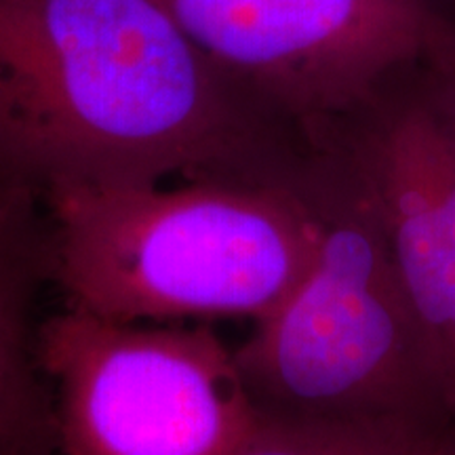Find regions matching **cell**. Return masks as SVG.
Here are the masks:
<instances>
[{"mask_svg": "<svg viewBox=\"0 0 455 455\" xmlns=\"http://www.w3.org/2000/svg\"><path fill=\"white\" fill-rule=\"evenodd\" d=\"M195 47L304 141L445 47L422 0H158Z\"/></svg>", "mask_w": 455, "mask_h": 455, "instance_id": "5b68a950", "label": "cell"}, {"mask_svg": "<svg viewBox=\"0 0 455 455\" xmlns=\"http://www.w3.org/2000/svg\"><path fill=\"white\" fill-rule=\"evenodd\" d=\"M301 175L284 184L51 188L41 196L49 278L68 308L112 321H259L287 298L315 253Z\"/></svg>", "mask_w": 455, "mask_h": 455, "instance_id": "7a4b0ae2", "label": "cell"}, {"mask_svg": "<svg viewBox=\"0 0 455 455\" xmlns=\"http://www.w3.org/2000/svg\"><path fill=\"white\" fill-rule=\"evenodd\" d=\"M436 60H439L441 70L426 89L455 131V51L445 47L436 55Z\"/></svg>", "mask_w": 455, "mask_h": 455, "instance_id": "ba28073f", "label": "cell"}, {"mask_svg": "<svg viewBox=\"0 0 455 455\" xmlns=\"http://www.w3.org/2000/svg\"><path fill=\"white\" fill-rule=\"evenodd\" d=\"M258 413V424L235 455H443L447 432Z\"/></svg>", "mask_w": 455, "mask_h": 455, "instance_id": "52a82bcc", "label": "cell"}, {"mask_svg": "<svg viewBox=\"0 0 455 455\" xmlns=\"http://www.w3.org/2000/svg\"><path fill=\"white\" fill-rule=\"evenodd\" d=\"M61 455H235L258 409L213 329L68 308L38 327Z\"/></svg>", "mask_w": 455, "mask_h": 455, "instance_id": "277c9868", "label": "cell"}, {"mask_svg": "<svg viewBox=\"0 0 455 455\" xmlns=\"http://www.w3.org/2000/svg\"><path fill=\"white\" fill-rule=\"evenodd\" d=\"M443 455H455V418L451 419L445 436H443Z\"/></svg>", "mask_w": 455, "mask_h": 455, "instance_id": "9c48e42d", "label": "cell"}, {"mask_svg": "<svg viewBox=\"0 0 455 455\" xmlns=\"http://www.w3.org/2000/svg\"><path fill=\"white\" fill-rule=\"evenodd\" d=\"M304 158L158 0H0V188L284 184Z\"/></svg>", "mask_w": 455, "mask_h": 455, "instance_id": "6da1fadb", "label": "cell"}, {"mask_svg": "<svg viewBox=\"0 0 455 455\" xmlns=\"http://www.w3.org/2000/svg\"><path fill=\"white\" fill-rule=\"evenodd\" d=\"M371 209L455 418V131L428 89L384 93L316 129Z\"/></svg>", "mask_w": 455, "mask_h": 455, "instance_id": "8992f818", "label": "cell"}, {"mask_svg": "<svg viewBox=\"0 0 455 455\" xmlns=\"http://www.w3.org/2000/svg\"><path fill=\"white\" fill-rule=\"evenodd\" d=\"M299 192L315 226L308 270L235 348L255 409L325 422L449 428L451 413L371 209L316 146Z\"/></svg>", "mask_w": 455, "mask_h": 455, "instance_id": "3957f363", "label": "cell"}]
</instances>
